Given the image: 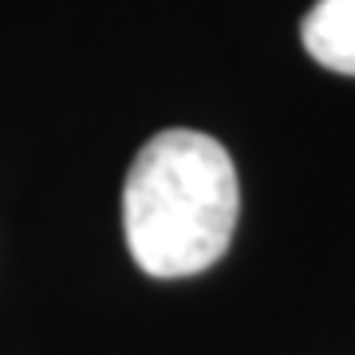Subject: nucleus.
I'll return each instance as SVG.
<instances>
[{
  "mask_svg": "<svg viewBox=\"0 0 355 355\" xmlns=\"http://www.w3.org/2000/svg\"><path fill=\"white\" fill-rule=\"evenodd\" d=\"M241 209L233 158L214 135L162 130L127 170L123 229L146 277H198L225 257Z\"/></svg>",
  "mask_w": 355,
  "mask_h": 355,
  "instance_id": "obj_1",
  "label": "nucleus"
},
{
  "mask_svg": "<svg viewBox=\"0 0 355 355\" xmlns=\"http://www.w3.org/2000/svg\"><path fill=\"white\" fill-rule=\"evenodd\" d=\"M300 40L320 67L355 76V0H316L300 20Z\"/></svg>",
  "mask_w": 355,
  "mask_h": 355,
  "instance_id": "obj_2",
  "label": "nucleus"
}]
</instances>
